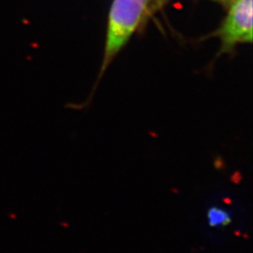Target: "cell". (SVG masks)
Masks as SVG:
<instances>
[{
    "label": "cell",
    "instance_id": "cell-1",
    "mask_svg": "<svg viewBox=\"0 0 253 253\" xmlns=\"http://www.w3.org/2000/svg\"><path fill=\"white\" fill-rule=\"evenodd\" d=\"M149 0H115L109 17L104 67L126 44L145 17Z\"/></svg>",
    "mask_w": 253,
    "mask_h": 253
},
{
    "label": "cell",
    "instance_id": "cell-2",
    "mask_svg": "<svg viewBox=\"0 0 253 253\" xmlns=\"http://www.w3.org/2000/svg\"><path fill=\"white\" fill-rule=\"evenodd\" d=\"M227 48L253 42V0H234L220 29Z\"/></svg>",
    "mask_w": 253,
    "mask_h": 253
},
{
    "label": "cell",
    "instance_id": "cell-3",
    "mask_svg": "<svg viewBox=\"0 0 253 253\" xmlns=\"http://www.w3.org/2000/svg\"><path fill=\"white\" fill-rule=\"evenodd\" d=\"M228 219V217L224 215H222L221 212H218L217 210H215L212 214H211V224L214 225H218V224H224V221Z\"/></svg>",
    "mask_w": 253,
    "mask_h": 253
},
{
    "label": "cell",
    "instance_id": "cell-4",
    "mask_svg": "<svg viewBox=\"0 0 253 253\" xmlns=\"http://www.w3.org/2000/svg\"><path fill=\"white\" fill-rule=\"evenodd\" d=\"M217 1H224V0H217Z\"/></svg>",
    "mask_w": 253,
    "mask_h": 253
},
{
    "label": "cell",
    "instance_id": "cell-5",
    "mask_svg": "<svg viewBox=\"0 0 253 253\" xmlns=\"http://www.w3.org/2000/svg\"><path fill=\"white\" fill-rule=\"evenodd\" d=\"M160 1H162V0H160Z\"/></svg>",
    "mask_w": 253,
    "mask_h": 253
}]
</instances>
